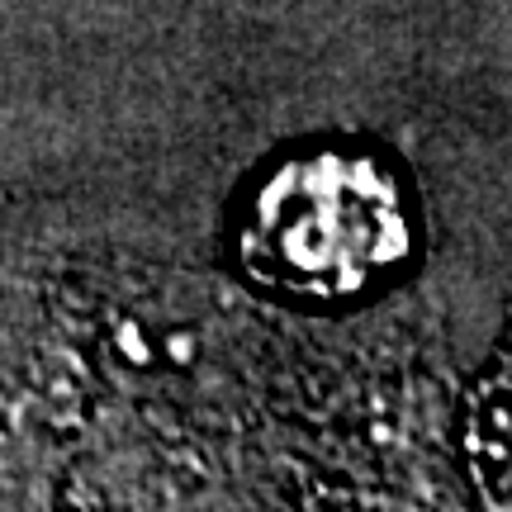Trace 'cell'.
Wrapping results in <instances>:
<instances>
[{"label": "cell", "mask_w": 512, "mask_h": 512, "mask_svg": "<svg viewBox=\"0 0 512 512\" xmlns=\"http://www.w3.org/2000/svg\"><path fill=\"white\" fill-rule=\"evenodd\" d=\"M413 247L403 185L375 152L318 147L280 162L242 219V261L299 299H351Z\"/></svg>", "instance_id": "cell-1"}, {"label": "cell", "mask_w": 512, "mask_h": 512, "mask_svg": "<svg viewBox=\"0 0 512 512\" xmlns=\"http://www.w3.org/2000/svg\"><path fill=\"white\" fill-rule=\"evenodd\" d=\"M470 475L489 512H512V337L470 403Z\"/></svg>", "instance_id": "cell-2"}]
</instances>
